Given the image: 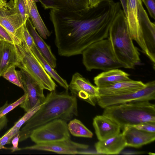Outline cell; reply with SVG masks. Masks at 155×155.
<instances>
[{"label": "cell", "instance_id": "1", "mask_svg": "<svg viewBox=\"0 0 155 155\" xmlns=\"http://www.w3.org/2000/svg\"><path fill=\"white\" fill-rule=\"evenodd\" d=\"M120 9L119 2L101 0L97 5L81 11L50 9L58 54L69 57L81 54L91 44L107 38L110 26Z\"/></svg>", "mask_w": 155, "mask_h": 155}, {"label": "cell", "instance_id": "2", "mask_svg": "<svg viewBox=\"0 0 155 155\" xmlns=\"http://www.w3.org/2000/svg\"><path fill=\"white\" fill-rule=\"evenodd\" d=\"M78 115L76 97L66 92L55 90L48 94L41 108L25 123L19 132V142L29 137L34 130L54 120L67 122Z\"/></svg>", "mask_w": 155, "mask_h": 155}, {"label": "cell", "instance_id": "3", "mask_svg": "<svg viewBox=\"0 0 155 155\" xmlns=\"http://www.w3.org/2000/svg\"><path fill=\"white\" fill-rule=\"evenodd\" d=\"M108 38L115 56L124 68L133 69L140 63V53L134 44L125 15L121 9L110 26Z\"/></svg>", "mask_w": 155, "mask_h": 155}, {"label": "cell", "instance_id": "4", "mask_svg": "<svg viewBox=\"0 0 155 155\" xmlns=\"http://www.w3.org/2000/svg\"><path fill=\"white\" fill-rule=\"evenodd\" d=\"M103 114L117 123L122 129L146 122H155V107L149 101H135L104 108Z\"/></svg>", "mask_w": 155, "mask_h": 155}, {"label": "cell", "instance_id": "5", "mask_svg": "<svg viewBox=\"0 0 155 155\" xmlns=\"http://www.w3.org/2000/svg\"><path fill=\"white\" fill-rule=\"evenodd\" d=\"M81 54L83 64L88 71L93 69L106 71L124 68L115 56L108 38L91 44Z\"/></svg>", "mask_w": 155, "mask_h": 155}, {"label": "cell", "instance_id": "6", "mask_svg": "<svg viewBox=\"0 0 155 155\" xmlns=\"http://www.w3.org/2000/svg\"><path fill=\"white\" fill-rule=\"evenodd\" d=\"M15 46L18 58L16 66L28 73L44 89L55 90L57 85L24 41Z\"/></svg>", "mask_w": 155, "mask_h": 155}, {"label": "cell", "instance_id": "7", "mask_svg": "<svg viewBox=\"0 0 155 155\" xmlns=\"http://www.w3.org/2000/svg\"><path fill=\"white\" fill-rule=\"evenodd\" d=\"M138 15L142 52L149 59L155 69V25L150 19L141 0H137Z\"/></svg>", "mask_w": 155, "mask_h": 155}, {"label": "cell", "instance_id": "8", "mask_svg": "<svg viewBox=\"0 0 155 155\" xmlns=\"http://www.w3.org/2000/svg\"><path fill=\"white\" fill-rule=\"evenodd\" d=\"M30 138L35 144L70 139L67 122L54 120L33 131Z\"/></svg>", "mask_w": 155, "mask_h": 155}, {"label": "cell", "instance_id": "9", "mask_svg": "<svg viewBox=\"0 0 155 155\" xmlns=\"http://www.w3.org/2000/svg\"><path fill=\"white\" fill-rule=\"evenodd\" d=\"M24 24L14 6L13 0H10L0 8V25L7 31L15 44H21L23 41Z\"/></svg>", "mask_w": 155, "mask_h": 155}, {"label": "cell", "instance_id": "10", "mask_svg": "<svg viewBox=\"0 0 155 155\" xmlns=\"http://www.w3.org/2000/svg\"><path fill=\"white\" fill-rule=\"evenodd\" d=\"M146 86L137 91L123 94L99 96L97 102L101 107L135 101H149L155 99V81L146 83Z\"/></svg>", "mask_w": 155, "mask_h": 155}, {"label": "cell", "instance_id": "11", "mask_svg": "<svg viewBox=\"0 0 155 155\" xmlns=\"http://www.w3.org/2000/svg\"><path fill=\"white\" fill-rule=\"evenodd\" d=\"M17 72L26 95L25 100L20 106L27 112L37 105L44 103L46 97L44 88L30 75L21 69Z\"/></svg>", "mask_w": 155, "mask_h": 155}, {"label": "cell", "instance_id": "12", "mask_svg": "<svg viewBox=\"0 0 155 155\" xmlns=\"http://www.w3.org/2000/svg\"><path fill=\"white\" fill-rule=\"evenodd\" d=\"M68 89L72 94L93 106L95 105L99 96V88L78 72L73 74Z\"/></svg>", "mask_w": 155, "mask_h": 155}, {"label": "cell", "instance_id": "13", "mask_svg": "<svg viewBox=\"0 0 155 155\" xmlns=\"http://www.w3.org/2000/svg\"><path fill=\"white\" fill-rule=\"evenodd\" d=\"M88 145L72 141L70 139L61 141L35 144L21 148V150L50 151L61 154H81V150L87 149Z\"/></svg>", "mask_w": 155, "mask_h": 155}, {"label": "cell", "instance_id": "14", "mask_svg": "<svg viewBox=\"0 0 155 155\" xmlns=\"http://www.w3.org/2000/svg\"><path fill=\"white\" fill-rule=\"evenodd\" d=\"M93 125L96 136L100 141L120 133V126L113 120L103 114L97 115L94 118Z\"/></svg>", "mask_w": 155, "mask_h": 155}, {"label": "cell", "instance_id": "15", "mask_svg": "<svg viewBox=\"0 0 155 155\" xmlns=\"http://www.w3.org/2000/svg\"><path fill=\"white\" fill-rule=\"evenodd\" d=\"M122 130L126 147L139 148L153 142L155 139V133L143 131L133 126H126Z\"/></svg>", "mask_w": 155, "mask_h": 155}, {"label": "cell", "instance_id": "16", "mask_svg": "<svg viewBox=\"0 0 155 155\" xmlns=\"http://www.w3.org/2000/svg\"><path fill=\"white\" fill-rule=\"evenodd\" d=\"M37 0L45 9L76 12L85 10L90 7L88 0Z\"/></svg>", "mask_w": 155, "mask_h": 155}, {"label": "cell", "instance_id": "17", "mask_svg": "<svg viewBox=\"0 0 155 155\" xmlns=\"http://www.w3.org/2000/svg\"><path fill=\"white\" fill-rule=\"evenodd\" d=\"M145 84L141 81L130 79L116 83L104 87L99 88V96L120 95L132 93L144 88Z\"/></svg>", "mask_w": 155, "mask_h": 155}, {"label": "cell", "instance_id": "18", "mask_svg": "<svg viewBox=\"0 0 155 155\" xmlns=\"http://www.w3.org/2000/svg\"><path fill=\"white\" fill-rule=\"evenodd\" d=\"M97 153L105 154H119L126 147L122 133H120L104 140L96 143L94 145Z\"/></svg>", "mask_w": 155, "mask_h": 155}, {"label": "cell", "instance_id": "19", "mask_svg": "<svg viewBox=\"0 0 155 155\" xmlns=\"http://www.w3.org/2000/svg\"><path fill=\"white\" fill-rule=\"evenodd\" d=\"M126 16L129 30L133 40L139 46L140 44V33L139 23L137 0H126Z\"/></svg>", "mask_w": 155, "mask_h": 155}, {"label": "cell", "instance_id": "20", "mask_svg": "<svg viewBox=\"0 0 155 155\" xmlns=\"http://www.w3.org/2000/svg\"><path fill=\"white\" fill-rule=\"evenodd\" d=\"M18 62L15 44L5 40L0 41V77L11 66H16Z\"/></svg>", "mask_w": 155, "mask_h": 155}, {"label": "cell", "instance_id": "21", "mask_svg": "<svg viewBox=\"0 0 155 155\" xmlns=\"http://www.w3.org/2000/svg\"><path fill=\"white\" fill-rule=\"evenodd\" d=\"M27 28L32 37L35 45L43 57L54 68L57 66V59L50 46L47 44L37 32L31 21L28 18L26 22Z\"/></svg>", "mask_w": 155, "mask_h": 155}, {"label": "cell", "instance_id": "22", "mask_svg": "<svg viewBox=\"0 0 155 155\" xmlns=\"http://www.w3.org/2000/svg\"><path fill=\"white\" fill-rule=\"evenodd\" d=\"M127 73L119 69H114L98 74L94 78V83L99 88L108 86L116 83L130 80Z\"/></svg>", "mask_w": 155, "mask_h": 155}, {"label": "cell", "instance_id": "23", "mask_svg": "<svg viewBox=\"0 0 155 155\" xmlns=\"http://www.w3.org/2000/svg\"><path fill=\"white\" fill-rule=\"evenodd\" d=\"M27 5L32 24L38 34L43 38L46 39L51 35L38 12L35 0H25Z\"/></svg>", "mask_w": 155, "mask_h": 155}, {"label": "cell", "instance_id": "24", "mask_svg": "<svg viewBox=\"0 0 155 155\" xmlns=\"http://www.w3.org/2000/svg\"><path fill=\"white\" fill-rule=\"evenodd\" d=\"M31 50L41 63L44 68L49 76L66 91H68L69 90L68 84L67 81L61 78L54 68L49 64L41 53L35 44Z\"/></svg>", "mask_w": 155, "mask_h": 155}, {"label": "cell", "instance_id": "25", "mask_svg": "<svg viewBox=\"0 0 155 155\" xmlns=\"http://www.w3.org/2000/svg\"><path fill=\"white\" fill-rule=\"evenodd\" d=\"M68 127L69 132L74 136L88 138L93 137V133L78 119L70 120Z\"/></svg>", "mask_w": 155, "mask_h": 155}, {"label": "cell", "instance_id": "26", "mask_svg": "<svg viewBox=\"0 0 155 155\" xmlns=\"http://www.w3.org/2000/svg\"><path fill=\"white\" fill-rule=\"evenodd\" d=\"M16 66L13 65L9 67L4 72L2 76L10 82L21 88H24L19 78Z\"/></svg>", "mask_w": 155, "mask_h": 155}, {"label": "cell", "instance_id": "27", "mask_svg": "<svg viewBox=\"0 0 155 155\" xmlns=\"http://www.w3.org/2000/svg\"><path fill=\"white\" fill-rule=\"evenodd\" d=\"M15 8L17 10L24 24L29 18L28 9L25 0H13Z\"/></svg>", "mask_w": 155, "mask_h": 155}, {"label": "cell", "instance_id": "28", "mask_svg": "<svg viewBox=\"0 0 155 155\" xmlns=\"http://www.w3.org/2000/svg\"><path fill=\"white\" fill-rule=\"evenodd\" d=\"M44 103L41 104H37L32 108L16 122L11 128L12 129L20 130L21 127L41 107Z\"/></svg>", "mask_w": 155, "mask_h": 155}, {"label": "cell", "instance_id": "29", "mask_svg": "<svg viewBox=\"0 0 155 155\" xmlns=\"http://www.w3.org/2000/svg\"><path fill=\"white\" fill-rule=\"evenodd\" d=\"M20 130L11 128L2 137H0V150L2 149H8V148L5 147L4 146L7 144L11 143L12 139L19 132Z\"/></svg>", "mask_w": 155, "mask_h": 155}, {"label": "cell", "instance_id": "30", "mask_svg": "<svg viewBox=\"0 0 155 155\" xmlns=\"http://www.w3.org/2000/svg\"><path fill=\"white\" fill-rule=\"evenodd\" d=\"M136 128L150 133H155V122H146L133 126Z\"/></svg>", "mask_w": 155, "mask_h": 155}, {"label": "cell", "instance_id": "31", "mask_svg": "<svg viewBox=\"0 0 155 155\" xmlns=\"http://www.w3.org/2000/svg\"><path fill=\"white\" fill-rule=\"evenodd\" d=\"M26 97V95L24 94L18 99L5 108L1 112L2 116L7 115L10 111L13 110L18 106L21 104L24 101Z\"/></svg>", "mask_w": 155, "mask_h": 155}, {"label": "cell", "instance_id": "32", "mask_svg": "<svg viewBox=\"0 0 155 155\" xmlns=\"http://www.w3.org/2000/svg\"><path fill=\"white\" fill-rule=\"evenodd\" d=\"M23 40L28 48L31 49L35 43L32 37L27 28L26 24H24L23 25Z\"/></svg>", "mask_w": 155, "mask_h": 155}, {"label": "cell", "instance_id": "33", "mask_svg": "<svg viewBox=\"0 0 155 155\" xmlns=\"http://www.w3.org/2000/svg\"><path fill=\"white\" fill-rule=\"evenodd\" d=\"M146 6L150 17L155 19V0H141Z\"/></svg>", "mask_w": 155, "mask_h": 155}, {"label": "cell", "instance_id": "34", "mask_svg": "<svg viewBox=\"0 0 155 155\" xmlns=\"http://www.w3.org/2000/svg\"><path fill=\"white\" fill-rule=\"evenodd\" d=\"M10 104L7 101L3 105L0 107V132L6 127L8 122V120L7 115L2 116L1 114V112L5 108L9 105Z\"/></svg>", "mask_w": 155, "mask_h": 155}, {"label": "cell", "instance_id": "35", "mask_svg": "<svg viewBox=\"0 0 155 155\" xmlns=\"http://www.w3.org/2000/svg\"><path fill=\"white\" fill-rule=\"evenodd\" d=\"M19 133L15 135L12 140L11 143L12 144V146L11 147L8 148V149L11 150V152L13 153L16 151L21 150V148H19L18 147V143L19 140Z\"/></svg>", "mask_w": 155, "mask_h": 155}, {"label": "cell", "instance_id": "36", "mask_svg": "<svg viewBox=\"0 0 155 155\" xmlns=\"http://www.w3.org/2000/svg\"><path fill=\"white\" fill-rule=\"evenodd\" d=\"M0 36L3 38L4 40L14 44L13 41L9 34L0 25Z\"/></svg>", "mask_w": 155, "mask_h": 155}, {"label": "cell", "instance_id": "37", "mask_svg": "<svg viewBox=\"0 0 155 155\" xmlns=\"http://www.w3.org/2000/svg\"><path fill=\"white\" fill-rule=\"evenodd\" d=\"M101 0H88L91 7L95 6L97 5Z\"/></svg>", "mask_w": 155, "mask_h": 155}, {"label": "cell", "instance_id": "38", "mask_svg": "<svg viewBox=\"0 0 155 155\" xmlns=\"http://www.w3.org/2000/svg\"><path fill=\"white\" fill-rule=\"evenodd\" d=\"M121 4L123 8V10L126 16L127 14V7L126 0H120Z\"/></svg>", "mask_w": 155, "mask_h": 155}, {"label": "cell", "instance_id": "39", "mask_svg": "<svg viewBox=\"0 0 155 155\" xmlns=\"http://www.w3.org/2000/svg\"><path fill=\"white\" fill-rule=\"evenodd\" d=\"M6 2V0H0V8L4 6Z\"/></svg>", "mask_w": 155, "mask_h": 155}, {"label": "cell", "instance_id": "40", "mask_svg": "<svg viewBox=\"0 0 155 155\" xmlns=\"http://www.w3.org/2000/svg\"><path fill=\"white\" fill-rule=\"evenodd\" d=\"M2 40H4L3 38H2L0 36V41Z\"/></svg>", "mask_w": 155, "mask_h": 155}]
</instances>
